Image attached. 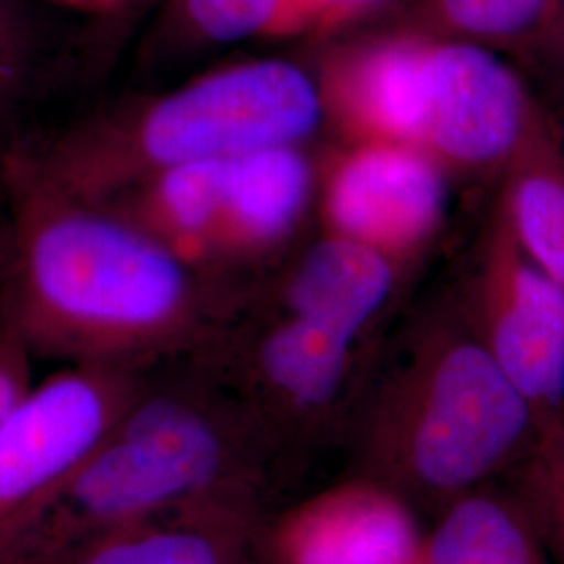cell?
Returning a JSON list of instances; mask_svg holds the SVG:
<instances>
[{
  "label": "cell",
  "instance_id": "3957f363",
  "mask_svg": "<svg viewBox=\"0 0 564 564\" xmlns=\"http://www.w3.org/2000/svg\"><path fill=\"white\" fill-rule=\"evenodd\" d=\"M272 479V452L235 398L141 389L105 442L0 547V564H53L165 512L263 500Z\"/></svg>",
  "mask_w": 564,
  "mask_h": 564
},
{
  "label": "cell",
  "instance_id": "52a82bcc",
  "mask_svg": "<svg viewBox=\"0 0 564 564\" xmlns=\"http://www.w3.org/2000/svg\"><path fill=\"white\" fill-rule=\"evenodd\" d=\"M141 389L123 364L82 362L25 393L0 423V547L105 442Z\"/></svg>",
  "mask_w": 564,
  "mask_h": 564
},
{
  "label": "cell",
  "instance_id": "7a4b0ae2",
  "mask_svg": "<svg viewBox=\"0 0 564 564\" xmlns=\"http://www.w3.org/2000/svg\"><path fill=\"white\" fill-rule=\"evenodd\" d=\"M21 223L9 316L25 347L126 364L199 343L216 310L193 263L132 218L39 188Z\"/></svg>",
  "mask_w": 564,
  "mask_h": 564
},
{
  "label": "cell",
  "instance_id": "ba28073f",
  "mask_svg": "<svg viewBox=\"0 0 564 564\" xmlns=\"http://www.w3.org/2000/svg\"><path fill=\"white\" fill-rule=\"evenodd\" d=\"M550 126L540 93L498 48L426 34L423 149L440 165L505 176Z\"/></svg>",
  "mask_w": 564,
  "mask_h": 564
},
{
  "label": "cell",
  "instance_id": "5b68a950",
  "mask_svg": "<svg viewBox=\"0 0 564 564\" xmlns=\"http://www.w3.org/2000/svg\"><path fill=\"white\" fill-rule=\"evenodd\" d=\"M379 358L370 345L270 307L235 343V398L286 468H302L328 447L345 449Z\"/></svg>",
  "mask_w": 564,
  "mask_h": 564
},
{
  "label": "cell",
  "instance_id": "6da1fadb",
  "mask_svg": "<svg viewBox=\"0 0 564 564\" xmlns=\"http://www.w3.org/2000/svg\"><path fill=\"white\" fill-rule=\"evenodd\" d=\"M347 473L433 519L538 460L540 433L460 297L424 312L381 356L345 444Z\"/></svg>",
  "mask_w": 564,
  "mask_h": 564
},
{
  "label": "cell",
  "instance_id": "8992f818",
  "mask_svg": "<svg viewBox=\"0 0 564 564\" xmlns=\"http://www.w3.org/2000/svg\"><path fill=\"white\" fill-rule=\"evenodd\" d=\"M460 302L535 419L538 466L564 435V291L524 253L500 205Z\"/></svg>",
  "mask_w": 564,
  "mask_h": 564
},
{
  "label": "cell",
  "instance_id": "d4e9b609",
  "mask_svg": "<svg viewBox=\"0 0 564 564\" xmlns=\"http://www.w3.org/2000/svg\"><path fill=\"white\" fill-rule=\"evenodd\" d=\"M540 97H542L545 109L554 121V128H556V132H558V137H561L564 144V86H561V88H544L540 93Z\"/></svg>",
  "mask_w": 564,
  "mask_h": 564
},
{
  "label": "cell",
  "instance_id": "e0dca14e",
  "mask_svg": "<svg viewBox=\"0 0 564 564\" xmlns=\"http://www.w3.org/2000/svg\"><path fill=\"white\" fill-rule=\"evenodd\" d=\"M226 162L181 163L141 182L132 220L182 260L216 251Z\"/></svg>",
  "mask_w": 564,
  "mask_h": 564
},
{
  "label": "cell",
  "instance_id": "2e32d148",
  "mask_svg": "<svg viewBox=\"0 0 564 564\" xmlns=\"http://www.w3.org/2000/svg\"><path fill=\"white\" fill-rule=\"evenodd\" d=\"M502 178L498 205L514 239L564 291V144L554 121Z\"/></svg>",
  "mask_w": 564,
  "mask_h": 564
},
{
  "label": "cell",
  "instance_id": "5bb4252c",
  "mask_svg": "<svg viewBox=\"0 0 564 564\" xmlns=\"http://www.w3.org/2000/svg\"><path fill=\"white\" fill-rule=\"evenodd\" d=\"M314 174L297 144L226 162L216 251L249 256L284 241L312 197Z\"/></svg>",
  "mask_w": 564,
  "mask_h": 564
},
{
  "label": "cell",
  "instance_id": "30bf717a",
  "mask_svg": "<svg viewBox=\"0 0 564 564\" xmlns=\"http://www.w3.org/2000/svg\"><path fill=\"white\" fill-rule=\"evenodd\" d=\"M424 533L412 506L356 475L262 527L272 564H423Z\"/></svg>",
  "mask_w": 564,
  "mask_h": 564
},
{
  "label": "cell",
  "instance_id": "603a6c76",
  "mask_svg": "<svg viewBox=\"0 0 564 564\" xmlns=\"http://www.w3.org/2000/svg\"><path fill=\"white\" fill-rule=\"evenodd\" d=\"M524 61L542 78L544 88L564 86V13L550 39Z\"/></svg>",
  "mask_w": 564,
  "mask_h": 564
},
{
  "label": "cell",
  "instance_id": "277c9868",
  "mask_svg": "<svg viewBox=\"0 0 564 564\" xmlns=\"http://www.w3.org/2000/svg\"><path fill=\"white\" fill-rule=\"evenodd\" d=\"M324 113L321 80L297 63L228 65L134 116L65 142L46 162L41 188L97 203L172 165L228 162L260 149L300 144L323 123Z\"/></svg>",
  "mask_w": 564,
  "mask_h": 564
},
{
  "label": "cell",
  "instance_id": "ffe728a7",
  "mask_svg": "<svg viewBox=\"0 0 564 564\" xmlns=\"http://www.w3.org/2000/svg\"><path fill=\"white\" fill-rule=\"evenodd\" d=\"M524 481L554 563L564 564V435L550 456L524 475Z\"/></svg>",
  "mask_w": 564,
  "mask_h": 564
},
{
  "label": "cell",
  "instance_id": "d6986e66",
  "mask_svg": "<svg viewBox=\"0 0 564 564\" xmlns=\"http://www.w3.org/2000/svg\"><path fill=\"white\" fill-rule=\"evenodd\" d=\"M182 9L205 41L241 42L303 32L300 0H182Z\"/></svg>",
  "mask_w": 564,
  "mask_h": 564
},
{
  "label": "cell",
  "instance_id": "484cf974",
  "mask_svg": "<svg viewBox=\"0 0 564 564\" xmlns=\"http://www.w3.org/2000/svg\"><path fill=\"white\" fill-rule=\"evenodd\" d=\"M67 7H76L82 11H113L121 4H126L128 0H57Z\"/></svg>",
  "mask_w": 564,
  "mask_h": 564
},
{
  "label": "cell",
  "instance_id": "9a60e30c",
  "mask_svg": "<svg viewBox=\"0 0 564 564\" xmlns=\"http://www.w3.org/2000/svg\"><path fill=\"white\" fill-rule=\"evenodd\" d=\"M423 564H556L527 494L500 484L445 506L424 533Z\"/></svg>",
  "mask_w": 564,
  "mask_h": 564
},
{
  "label": "cell",
  "instance_id": "cb8c5ba5",
  "mask_svg": "<svg viewBox=\"0 0 564 564\" xmlns=\"http://www.w3.org/2000/svg\"><path fill=\"white\" fill-rule=\"evenodd\" d=\"M18 65V36L7 7L0 2V88L15 76Z\"/></svg>",
  "mask_w": 564,
  "mask_h": 564
},
{
  "label": "cell",
  "instance_id": "7c38bea8",
  "mask_svg": "<svg viewBox=\"0 0 564 564\" xmlns=\"http://www.w3.org/2000/svg\"><path fill=\"white\" fill-rule=\"evenodd\" d=\"M398 286L400 263L368 245L330 232L293 265L272 307L375 347L393 310Z\"/></svg>",
  "mask_w": 564,
  "mask_h": 564
},
{
  "label": "cell",
  "instance_id": "9c48e42d",
  "mask_svg": "<svg viewBox=\"0 0 564 564\" xmlns=\"http://www.w3.org/2000/svg\"><path fill=\"white\" fill-rule=\"evenodd\" d=\"M444 214L442 165L410 144L358 142L333 165L324 186L330 232L393 262L419 251Z\"/></svg>",
  "mask_w": 564,
  "mask_h": 564
},
{
  "label": "cell",
  "instance_id": "ac0fdd59",
  "mask_svg": "<svg viewBox=\"0 0 564 564\" xmlns=\"http://www.w3.org/2000/svg\"><path fill=\"white\" fill-rule=\"evenodd\" d=\"M564 0H424L431 36L479 42L524 59L563 18Z\"/></svg>",
  "mask_w": 564,
  "mask_h": 564
},
{
  "label": "cell",
  "instance_id": "44dd1931",
  "mask_svg": "<svg viewBox=\"0 0 564 564\" xmlns=\"http://www.w3.org/2000/svg\"><path fill=\"white\" fill-rule=\"evenodd\" d=\"M25 349V343L11 330L0 333V423L32 389Z\"/></svg>",
  "mask_w": 564,
  "mask_h": 564
},
{
  "label": "cell",
  "instance_id": "4fadbf2b",
  "mask_svg": "<svg viewBox=\"0 0 564 564\" xmlns=\"http://www.w3.org/2000/svg\"><path fill=\"white\" fill-rule=\"evenodd\" d=\"M262 527V502L218 500L109 531L53 564H242Z\"/></svg>",
  "mask_w": 564,
  "mask_h": 564
},
{
  "label": "cell",
  "instance_id": "8fae6325",
  "mask_svg": "<svg viewBox=\"0 0 564 564\" xmlns=\"http://www.w3.org/2000/svg\"><path fill=\"white\" fill-rule=\"evenodd\" d=\"M424 48L426 34H402L335 55L321 80L326 109L358 142L423 149Z\"/></svg>",
  "mask_w": 564,
  "mask_h": 564
},
{
  "label": "cell",
  "instance_id": "7402d4cb",
  "mask_svg": "<svg viewBox=\"0 0 564 564\" xmlns=\"http://www.w3.org/2000/svg\"><path fill=\"white\" fill-rule=\"evenodd\" d=\"M381 0H300L303 30H333L360 18Z\"/></svg>",
  "mask_w": 564,
  "mask_h": 564
}]
</instances>
